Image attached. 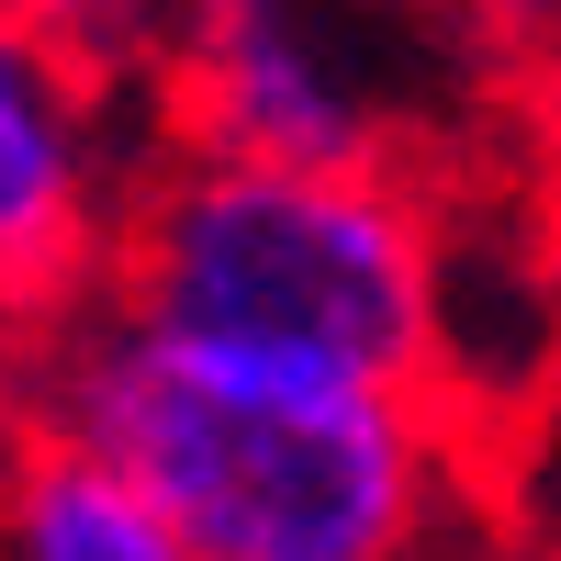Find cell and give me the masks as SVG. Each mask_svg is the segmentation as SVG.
Returning <instances> with one entry per match:
<instances>
[{"label":"cell","instance_id":"1","mask_svg":"<svg viewBox=\"0 0 561 561\" xmlns=\"http://www.w3.org/2000/svg\"><path fill=\"white\" fill-rule=\"evenodd\" d=\"M23 427L102 449L203 561H449L460 438L427 382L225 348L90 304L23 359Z\"/></svg>","mask_w":561,"mask_h":561},{"label":"cell","instance_id":"5","mask_svg":"<svg viewBox=\"0 0 561 561\" xmlns=\"http://www.w3.org/2000/svg\"><path fill=\"white\" fill-rule=\"evenodd\" d=\"M0 561H203L102 449L57 427L0 438Z\"/></svg>","mask_w":561,"mask_h":561},{"label":"cell","instance_id":"6","mask_svg":"<svg viewBox=\"0 0 561 561\" xmlns=\"http://www.w3.org/2000/svg\"><path fill=\"white\" fill-rule=\"evenodd\" d=\"M192 0H0V23L23 34H57L79 57H113V68H158V45L180 34Z\"/></svg>","mask_w":561,"mask_h":561},{"label":"cell","instance_id":"3","mask_svg":"<svg viewBox=\"0 0 561 561\" xmlns=\"http://www.w3.org/2000/svg\"><path fill=\"white\" fill-rule=\"evenodd\" d=\"M460 68H472V34L438 0H192L147 79L169 147L404 169L449 135Z\"/></svg>","mask_w":561,"mask_h":561},{"label":"cell","instance_id":"4","mask_svg":"<svg viewBox=\"0 0 561 561\" xmlns=\"http://www.w3.org/2000/svg\"><path fill=\"white\" fill-rule=\"evenodd\" d=\"M169 158L147 68L0 23V337H57L124 270L135 203Z\"/></svg>","mask_w":561,"mask_h":561},{"label":"cell","instance_id":"2","mask_svg":"<svg viewBox=\"0 0 561 561\" xmlns=\"http://www.w3.org/2000/svg\"><path fill=\"white\" fill-rule=\"evenodd\" d=\"M113 304L180 337L359 370V382H427L449 348V237L404 169H293L169 147Z\"/></svg>","mask_w":561,"mask_h":561},{"label":"cell","instance_id":"7","mask_svg":"<svg viewBox=\"0 0 561 561\" xmlns=\"http://www.w3.org/2000/svg\"><path fill=\"white\" fill-rule=\"evenodd\" d=\"M472 45H561V0H438Z\"/></svg>","mask_w":561,"mask_h":561}]
</instances>
